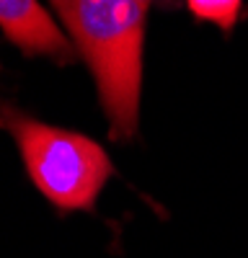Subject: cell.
<instances>
[{
  "mask_svg": "<svg viewBox=\"0 0 248 258\" xmlns=\"http://www.w3.org/2000/svg\"><path fill=\"white\" fill-rule=\"evenodd\" d=\"M153 0H52L75 49L93 73L109 135L127 142L137 135L145 24Z\"/></svg>",
  "mask_w": 248,
  "mask_h": 258,
  "instance_id": "1",
  "label": "cell"
},
{
  "mask_svg": "<svg viewBox=\"0 0 248 258\" xmlns=\"http://www.w3.org/2000/svg\"><path fill=\"white\" fill-rule=\"evenodd\" d=\"M0 129L16 140L29 178L59 212H91L101 188L114 173L111 158L86 135L68 132L11 103H0Z\"/></svg>",
  "mask_w": 248,
  "mask_h": 258,
  "instance_id": "2",
  "label": "cell"
},
{
  "mask_svg": "<svg viewBox=\"0 0 248 258\" xmlns=\"http://www.w3.org/2000/svg\"><path fill=\"white\" fill-rule=\"evenodd\" d=\"M0 29L6 39L29 57H49L68 64L75 57V47L59 31L52 16L39 0H0Z\"/></svg>",
  "mask_w": 248,
  "mask_h": 258,
  "instance_id": "3",
  "label": "cell"
},
{
  "mask_svg": "<svg viewBox=\"0 0 248 258\" xmlns=\"http://www.w3.org/2000/svg\"><path fill=\"white\" fill-rule=\"evenodd\" d=\"M186 8L197 21L215 24L227 34L243 16V0H186Z\"/></svg>",
  "mask_w": 248,
  "mask_h": 258,
  "instance_id": "4",
  "label": "cell"
}]
</instances>
